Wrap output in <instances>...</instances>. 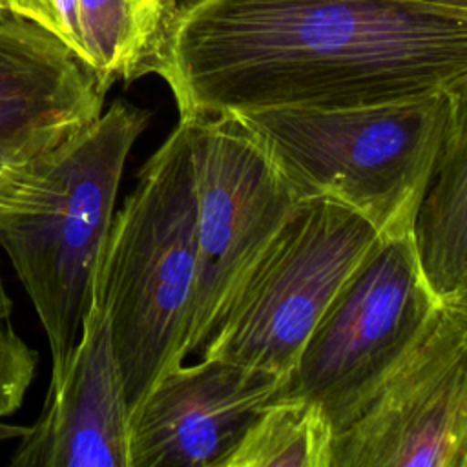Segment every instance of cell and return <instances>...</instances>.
Here are the masks:
<instances>
[{
	"instance_id": "cell-5",
	"label": "cell",
	"mask_w": 467,
	"mask_h": 467,
	"mask_svg": "<svg viewBox=\"0 0 467 467\" xmlns=\"http://www.w3.org/2000/svg\"><path fill=\"white\" fill-rule=\"evenodd\" d=\"M379 237L339 202L297 201L243 275L201 356L285 379L328 303Z\"/></svg>"
},
{
	"instance_id": "cell-17",
	"label": "cell",
	"mask_w": 467,
	"mask_h": 467,
	"mask_svg": "<svg viewBox=\"0 0 467 467\" xmlns=\"http://www.w3.org/2000/svg\"><path fill=\"white\" fill-rule=\"evenodd\" d=\"M31 161H18L0 150V217L15 212L26 193Z\"/></svg>"
},
{
	"instance_id": "cell-19",
	"label": "cell",
	"mask_w": 467,
	"mask_h": 467,
	"mask_svg": "<svg viewBox=\"0 0 467 467\" xmlns=\"http://www.w3.org/2000/svg\"><path fill=\"white\" fill-rule=\"evenodd\" d=\"M420 2L440 4V5H447V7H454V9H462V11H467V0H420Z\"/></svg>"
},
{
	"instance_id": "cell-23",
	"label": "cell",
	"mask_w": 467,
	"mask_h": 467,
	"mask_svg": "<svg viewBox=\"0 0 467 467\" xmlns=\"http://www.w3.org/2000/svg\"><path fill=\"white\" fill-rule=\"evenodd\" d=\"M173 2H177V0H173Z\"/></svg>"
},
{
	"instance_id": "cell-15",
	"label": "cell",
	"mask_w": 467,
	"mask_h": 467,
	"mask_svg": "<svg viewBox=\"0 0 467 467\" xmlns=\"http://www.w3.org/2000/svg\"><path fill=\"white\" fill-rule=\"evenodd\" d=\"M36 367L38 354L15 330L13 301L0 286V418L22 407Z\"/></svg>"
},
{
	"instance_id": "cell-10",
	"label": "cell",
	"mask_w": 467,
	"mask_h": 467,
	"mask_svg": "<svg viewBox=\"0 0 467 467\" xmlns=\"http://www.w3.org/2000/svg\"><path fill=\"white\" fill-rule=\"evenodd\" d=\"M130 418L109 319L93 286L67 368L11 458L16 467H130Z\"/></svg>"
},
{
	"instance_id": "cell-18",
	"label": "cell",
	"mask_w": 467,
	"mask_h": 467,
	"mask_svg": "<svg viewBox=\"0 0 467 467\" xmlns=\"http://www.w3.org/2000/svg\"><path fill=\"white\" fill-rule=\"evenodd\" d=\"M456 467H467V427L462 438V445L458 451V458H456Z\"/></svg>"
},
{
	"instance_id": "cell-6",
	"label": "cell",
	"mask_w": 467,
	"mask_h": 467,
	"mask_svg": "<svg viewBox=\"0 0 467 467\" xmlns=\"http://www.w3.org/2000/svg\"><path fill=\"white\" fill-rule=\"evenodd\" d=\"M440 305L412 235L379 237L328 303L279 396L316 403L336 434L405 359Z\"/></svg>"
},
{
	"instance_id": "cell-8",
	"label": "cell",
	"mask_w": 467,
	"mask_h": 467,
	"mask_svg": "<svg viewBox=\"0 0 467 467\" xmlns=\"http://www.w3.org/2000/svg\"><path fill=\"white\" fill-rule=\"evenodd\" d=\"M467 427V306L441 303L359 414L334 434L330 467H456Z\"/></svg>"
},
{
	"instance_id": "cell-20",
	"label": "cell",
	"mask_w": 467,
	"mask_h": 467,
	"mask_svg": "<svg viewBox=\"0 0 467 467\" xmlns=\"http://www.w3.org/2000/svg\"><path fill=\"white\" fill-rule=\"evenodd\" d=\"M454 301H462L465 306H467V285L462 288V292H460V296L454 299Z\"/></svg>"
},
{
	"instance_id": "cell-16",
	"label": "cell",
	"mask_w": 467,
	"mask_h": 467,
	"mask_svg": "<svg viewBox=\"0 0 467 467\" xmlns=\"http://www.w3.org/2000/svg\"><path fill=\"white\" fill-rule=\"evenodd\" d=\"M5 5L58 36L82 58L77 0H5Z\"/></svg>"
},
{
	"instance_id": "cell-3",
	"label": "cell",
	"mask_w": 467,
	"mask_h": 467,
	"mask_svg": "<svg viewBox=\"0 0 467 467\" xmlns=\"http://www.w3.org/2000/svg\"><path fill=\"white\" fill-rule=\"evenodd\" d=\"M130 409L184 363L197 286V197L188 120L115 210L95 275Z\"/></svg>"
},
{
	"instance_id": "cell-2",
	"label": "cell",
	"mask_w": 467,
	"mask_h": 467,
	"mask_svg": "<svg viewBox=\"0 0 467 467\" xmlns=\"http://www.w3.org/2000/svg\"><path fill=\"white\" fill-rule=\"evenodd\" d=\"M150 111L126 100L31 159L20 206L0 217V250L18 275L58 381L80 337L128 155Z\"/></svg>"
},
{
	"instance_id": "cell-1",
	"label": "cell",
	"mask_w": 467,
	"mask_h": 467,
	"mask_svg": "<svg viewBox=\"0 0 467 467\" xmlns=\"http://www.w3.org/2000/svg\"><path fill=\"white\" fill-rule=\"evenodd\" d=\"M161 77L179 119L356 108L467 77V11L420 0H177L135 80Z\"/></svg>"
},
{
	"instance_id": "cell-14",
	"label": "cell",
	"mask_w": 467,
	"mask_h": 467,
	"mask_svg": "<svg viewBox=\"0 0 467 467\" xmlns=\"http://www.w3.org/2000/svg\"><path fill=\"white\" fill-rule=\"evenodd\" d=\"M173 0H77L82 58L111 88L137 66Z\"/></svg>"
},
{
	"instance_id": "cell-4",
	"label": "cell",
	"mask_w": 467,
	"mask_h": 467,
	"mask_svg": "<svg viewBox=\"0 0 467 467\" xmlns=\"http://www.w3.org/2000/svg\"><path fill=\"white\" fill-rule=\"evenodd\" d=\"M297 201L330 199L381 237L412 235L449 128V89L356 108L232 113Z\"/></svg>"
},
{
	"instance_id": "cell-22",
	"label": "cell",
	"mask_w": 467,
	"mask_h": 467,
	"mask_svg": "<svg viewBox=\"0 0 467 467\" xmlns=\"http://www.w3.org/2000/svg\"><path fill=\"white\" fill-rule=\"evenodd\" d=\"M2 2H5V0H2Z\"/></svg>"
},
{
	"instance_id": "cell-7",
	"label": "cell",
	"mask_w": 467,
	"mask_h": 467,
	"mask_svg": "<svg viewBox=\"0 0 467 467\" xmlns=\"http://www.w3.org/2000/svg\"><path fill=\"white\" fill-rule=\"evenodd\" d=\"M190 124L197 197V286L188 356L202 350L243 275L297 199L232 113Z\"/></svg>"
},
{
	"instance_id": "cell-11",
	"label": "cell",
	"mask_w": 467,
	"mask_h": 467,
	"mask_svg": "<svg viewBox=\"0 0 467 467\" xmlns=\"http://www.w3.org/2000/svg\"><path fill=\"white\" fill-rule=\"evenodd\" d=\"M109 86L58 36L0 9V150L31 161L95 120Z\"/></svg>"
},
{
	"instance_id": "cell-12",
	"label": "cell",
	"mask_w": 467,
	"mask_h": 467,
	"mask_svg": "<svg viewBox=\"0 0 467 467\" xmlns=\"http://www.w3.org/2000/svg\"><path fill=\"white\" fill-rule=\"evenodd\" d=\"M449 99L447 135L412 228L421 272L441 303L467 285V77Z\"/></svg>"
},
{
	"instance_id": "cell-13",
	"label": "cell",
	"mask_w": 467,
	"mask_h": 467,
	"mask_svg": "<svg viewBox=\"0 0 467 467\" xmlns=\"http://www.w3.org/2000/svg\"><path fill=\"white\" fill-rule=\"evenodd\" d=\"M332 440L316 403L279 396L254 418L223 467H330Z\"/></svg>"
},
{
	"instance_id": "cell-9",
	"label": "cell",
	"mask_w": 467,
	"mask_h": 467,
	"mask_svg": "<svg viewBox=\"0 0 467 467\" xmlns=\"http://www.w3.org/2000/svg\"><path fill=\"white\" fill-rule=\"evenodd\" d=\"M283 378L202 358L168 370L130 418V467H223Z\"/></svg>"
},
{
	"instance_id": "cell-21",
	"label": "cell",
	"mask_w": 467,
	"mask_h": 467,
	"mask_svg": "<svg viewBox=\"0 0 467 467\" xmlns=\"http://www.w3.org/2000/svg\"><path fill=\"white\" fill-rule=\"evenodd\" d=\"M4 7H7V5H5V2H2V0H0V9H4Z\"/></svg>"
}]
</instances>
